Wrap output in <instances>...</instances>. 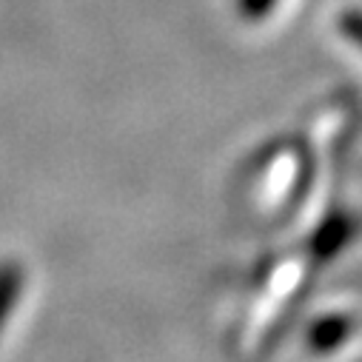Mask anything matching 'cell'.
I'll return each mask as SVG.
<instances>
[{"instance_id":"6da1fadb","label":"cell","mask_w":362,"mask_h":362,"mask_svg":"<svg viewBox=\"0 0 362 362\" xmlns=\"http://www.w3.org/2000/svg\"><path fill=\"white\" fill-rule=\"evenodd\" d=\"M21 271L15 265H0V328L21 297Z\"/></svg>"}]
</instances>
